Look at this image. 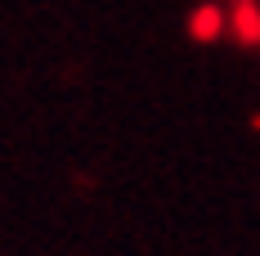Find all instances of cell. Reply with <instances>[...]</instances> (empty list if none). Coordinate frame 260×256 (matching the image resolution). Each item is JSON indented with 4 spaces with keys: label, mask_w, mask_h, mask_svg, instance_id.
<instances>
[{
    "label": "cell",
    "mask_w": 260,
    "mask_h": 256,
    "mask_svg": "<svg viewBox=\"0 0 260 256\" xmlns=\"http://www.w3.org/2000/svg\"><path fill=\"white\" fill-rule=\"evenodd\" d=\"M238 36H242V41H260V9L256 5H251V9H247V5L238 9Z\"/></svg>",
    "instance_id": "7a4b0ae2"
},
{
    "label": "cell",
    "mask_w": 260,
    "mask_h": 256,
    "mask_svg": "<svg viewBox=\"0 0 260 256\" xmlns=\"http://www.w3.org/2000/svg\"><path fill=\"white\" fill-rule=\"evenodd\" d=\"M193 18H198V23H193V36H202V41H211V36L224 32V14H220V9H198Z\"/></svg>",
    "instance_id": "6da1fadb"
}]
</instances>
